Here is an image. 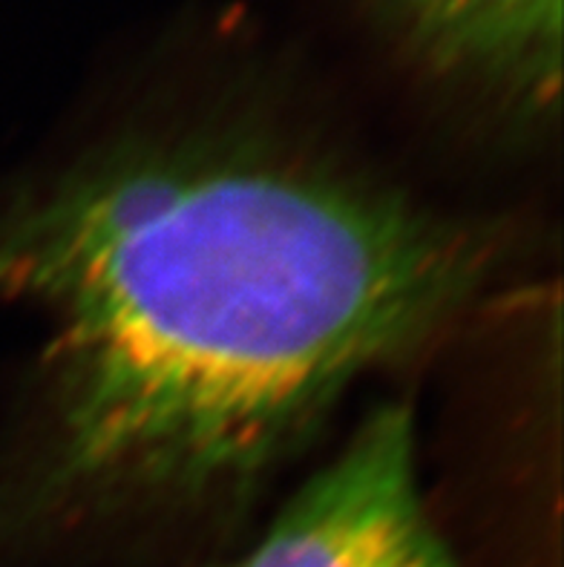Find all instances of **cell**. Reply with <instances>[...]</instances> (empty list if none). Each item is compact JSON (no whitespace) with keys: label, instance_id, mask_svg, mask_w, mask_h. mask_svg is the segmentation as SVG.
Returning <instances> with one entry per match:
<instances>
[{"label":"cell","instance_id":"1","mask_svg":"<svg viewBox=\"0 0 564 567\" xmlns=\"http://www.w3.org/2000/svg\"><path fill=\"white\" fill-rule=\"evenodd\" d=\"M490 228L263 133L127 136L0 202L43 326L0 554L239 504L479 295Z\"/></svg>","mask_w":564,"mask_h":567},{"label":"cell","instance_id":"2","mask_svg":"<svg viewBox=\"0 0 564 567\" xmlns=\"http://www.w3.org/2000/svg\"><path fill=\"white\" fill-rule=\"evenodd\" d=\"M239 567H458L418 489L407 403L375 406Z\"/></svg>","mask_w":564,"mask_h":567},{"label":"cell","instance_id":"3","mask_svg":"<svg viewBox=\"0 0 564 567\" xmlns=\"http://www.w3.org/2000/svg\"><path fill=\"white\" fill-rule=\"evenodd\" d=\"M409 50L438 75L470 81L539 115L562 90V0H389Z\"/></svg>","mask_w":564,"mask_h":567}]
</instances>
